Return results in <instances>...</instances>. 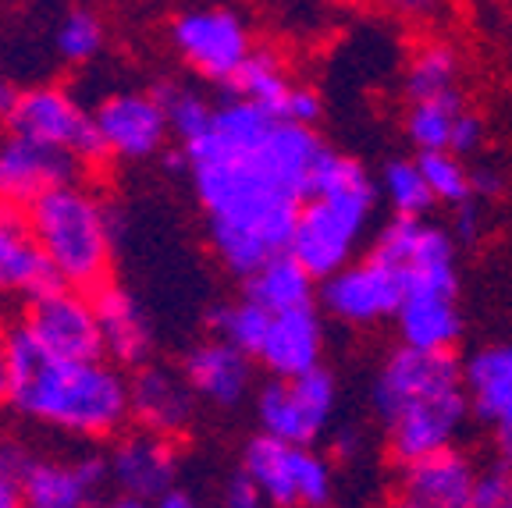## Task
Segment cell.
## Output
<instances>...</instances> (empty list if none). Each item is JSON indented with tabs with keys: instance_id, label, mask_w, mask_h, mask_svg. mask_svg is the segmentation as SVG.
<instances>
[{
	"instance_id": "obj_1",
	"label": "cell",
	"mask_w": 512,
	"mask_h": 508,
	"mask_svg": "<svg viewBox=\"0 0 512 508\" xmlns=\"http://www.w3.org/2000/svg\"><path fill=\"white\" fill-rule=\"evenodd\" d=\"M324 153L328 146L313 128L278 121L260 150L189 167L207 210L210 246L232 274L249 278L267 260L288 253L299 207L310 196Z\"/></svg>"
},
{
	"instance_id": "obj_2",
	"label": "cell",
	"mask_w": 512,
	"mask_h": 508,
	"mask_svg": "<svg viewBox=\"0 0 512 508\" xmlns=\"http://www.w3.org/2000/svg\"><path fill=\"white\" fill-rule=\"evenodd\" d=\"M8 402L36 423L75 437H111L128 420V381L107 359H54L22 331L4 334Z\"/></svg>"
},
{
	"instance_id": "obj_3",
	"label": "cell",
	"mask_w": 512,
	"mask_h": 508,
	"mask_svg": "<svg viewBox=\"0 0 512 508\" xmlns=\"http://www.w3.org/2000/svg\"><path fill=\"white\" fill-rule=\"evenodd\" d=\"M374 182L352 157L328 150L317 164L310 196L299 207L296 231L288 242V256L310 274L328 281L342 267H349V256L360 242L363 228L374 210Z\"/></svg>"
},
{
	"instance_id": "obj_4",
	"label": "cell",
	"mask_w": 512,
	"mask_h": 508,
	"mask_svg": "<svg viewBox=\"0 0 512 508\" xmlns=\"http://www.w3.org/2000/svg\"><path fill=\"white\" fill-rule=\"evenodd\" d=\"M25 221L50 274L61 288L93 292L111 270V214L93 189L72 182L47 192L25 210Z\"/></svg>"
},
{
	"instance_id": "obj_5",
	"label": "cell",
	"mask_w": 512,
	"mask_h": 508,
	"mask_svg": "<svg viewBox=\"0 0 512 508\" xmlns=\"http://www.w3.org/2000/svg\"><path fill=\"white\" fill-rule=\"evenodd\" d=\"M367 260L392 270L406 295H438V299H456V242L445 231L424 221H406L395 217L377 231L374 249Z\"/></svg>"
},
{
	"instance_id": "obj_6",
	"label": "cell",
	"mask_w": 512,
	"mask_h": 508,
	"mask_svg": "<svg viewBox=\"0 0 512 508\" xmlns=\"http://www.w3.org/2000/svg\"><path fill=\"white\" fill-rule=\"evenodd\" d=\"M242 477L274 508H320L331 498V466L313 448H296L256 434L242 455Z\"/></svg>"
},
{
	"instance_id": "obj_7",
	"label": "cell",
	"mask_w": 512,
	"mask_h": 508,
	"mask_svg": "<svg viewBox=\"0 0 512 508\" xmlns=\"http://www.w3.org/2000/svg\"><path fill=\"white\" fill-rule=\"evenodd\" d=\"M8 135L29 139L47 150L68 153L79 164L104 160L96 139L93 114L75 100L64 86H32L22 89L8 114Z\"/></svg>"
},
{
	"instance_id": "obj_8",
	"label": "cell",
	"mask_w": 512,
	"mask_h": 508,
	"mask_svg": "<svg viewBox=\"0 0 512 508\" xmlns=\"http://www.w3.org/2000/svg\"><path fill=\"white\" fill-rule=\"evenodd\" d=\"M335 377L328 370L292 377V381H271L256 395V416L260 427L274 441L310 448L331 423L335 413Z\"/></svg>"
},
{
	"instance_id": "obj_9",
	"label": "cell",
	"mask_w": 512,
	"mask_h": 508,
	"mask_svg": "<svg viewBox=\"0 0 512 508\" xmlns=\"http://www.w3.org/2000/svg\"><path fill=\"white\" fill-rule=\"evenodd\" d=\"M171 47L192 72L214 82H232V75L253 54V40L242 15L228 8H192L171 18Z\"/></svg>"
},
{
	"instance_id": "obj_10",
	"label": "cell",
	"mask_w": 512,
	"mask_h": 508,
	"mask_svg": "<svg viewBox=\"0 0 512 508\" xmlns=\"http://www.w3.org/2000/svg\"><path fill=\"white\" fill-rule=\"evenodd\" d=\"M18 331H22L36 349L54 359H72V363L104 359L89 295L72 292V288L57 285L40 295H32Z\"/></svg>"
},
{
	"instance_id": "obj_11",
	"label": "cell",
	"mask_w": 512,
	"mask_h": 508,
	"mask_svg": "<svg viewBox=\"0 0 512 508\" xmlns=\"http://www.w3.org/2000/svg\"><path fill=\"white\" fill-rule=\"evenodd\" d=\"M463 388V366L452 352H413L395 349L374 381V409L381 423L395 420L427 398Z\"/></svg>"
},
{
	"instance_id": "obj_12",
	"label": "cell",
	"mask_w": 512,
	"mask_h": 508,
	"mask_svg": "<svg viewBox=\"0 0 512 508\" xmlns=\"http://www.w3.org/2000/svg\"><path fill=\"white\" fill-rule=\"evenodd\" d=\"M93 128L104 157L146 160L157 157L168 143V125L153 93H111L93 111Z\"/></svg>"
},
{
	"instance_id": "obj_13",
	"label": "cell",
	"mask_w": 512,
	"mask_h": 508,
	"mask_svg": "<svg viewBox=\"0 0 512 508\" xmlns=\"http://www.w3.org/2000/svg\"><path fill=\"white\" fill-rule=\"evenodd\" d=\"M72 182H79V160L68 153L47 150L18 135L0 139V207H15L25 214L36 199Z\"/></svg>"
},
{
	"instance_id": "obj_14",
	"label": "cell",
	"mask_w": 512,
	"mask_h": 508,
	"mask_svg": "<svg viewBox=\"0 0 512 508\" xmlns=\"http://www.w3.org/2000/svg\"><path fill=\"white\" fill-rule=\"evenodd\" d=\"M104 484H111L104 455L32 459L22 473V508H93Z\"/></svg>"
},
{
	"instance_id": "obj_15",
	"label": "cell",
	"mask_w": 512,
	"mask_h": 508,
	"mask_svg": "<svg viewBox=\"0 0 512 508\" xmlns=\"http://www.w3.org/2000/svg\"><path fill=\"white\" fill-rule=\"evenodd\" d=\"M466 409L491 427L505 466L512 469V345L480 349L463 370Z\"/></svg>"
},
{
	"instance_id": "obj_16",
	"label": "cell",
	"mask_w": 512,
	"mask_h": 508,
	"mask_svg": "<svg viewBox=\"0 0 512 508\" xmlns=\"http://www.w3.org/2000/svg\"><path fill=\"white\" fill-rule=\"evenodd\" d=\"M466 391H448V395L427 398V402L413 405L402 416H395L388 423V445H392V455L409 466V462H420L434 452H445L452 448L456 434L466 423Z\"/></svg>"
},
{
	"instance_id": "obj_17",
	"label": "cell",
	"mask_w": 512,
	"mask_h": 508,
	"mask_svg": "<svg viewBox=\"0 0 512 508\" xmlns=\"http://www.w3.org/2000/svg\"><path fill=\"white\" fill-rule=\"evenodd\" d=\"M328 313L349 324H374V320L395 317L402 306V285L392 270H384L381 263L363 260L349 263L338 274L324 281L320 292Z\"/></svg>"
},
{
	"instance_id": "obj_18",
	"label": "cell",
	"mask_w": 512,
	"mask_h": 508,
	"mask_svg": "<svg viewBox=\"0 0 512 508\" xmlns=\"http://www.w3.org/2000/svg\"><path fill=\"white\" fill-rule=\"evenodd\" d=\"M178 473V452L168 437L146 434H125L118 445L107 455V480L118 484V491L125 498L136 501H153L164 491L175 487Z\"/></svg>"
},
{
	"instance_id": "obj_19",
	"label": "cell",
	"mask_w": 512,
	"mask_h": 508,
	"mask_svg": "<svg viewBox=\"0 0 512 508\" xmlns=\"http://www.w3.org/2000/svg\"><path fill=\"white\" fill-rule=\"evenodd\" d=\"M196 395L189 391L182 374L168 366H139L128 381V416H136L139 430L157 437H175L192 423Z\"/></svg>"
},
{
	"instance_id": "obj_20",
	"label": "cell",
	"mask_w": 512,
	"mask_h": 508,
	"mask_svg": "<svg viewBox=\"0 0 512 508\" xmlns=\"http://www.w3.org/2000/svg\"><path fill=\"white\" fill-rule=\"evenodd\" d=\"M93 306L96 331H100V349L104 356H111V366H146L153 349V331L146 313L139 310V302L125 292L121 285L104 281L100 288H93L89 295Z\"/></svg>"
},
{
	"instance_id": "obj_21",
	"label": "cell",
	"mask_w": 512,
	"mask_h": 508,
	"mask_svg": "<svg viewBox=\"0 0 512 508\" xmlns=\"http://www.w3.org/2000/svg\"><path fill=\"white\" fill-rule=\"evenodd\" d=\"M320 349H324V324L313 306L288 310L271 317L267 338L256 359L274 374V381H292L320 370Z\"/></svg>"
},
{
	"instance_id": "obj_22",
	"label": "cell",
	"mask_w": 512,
	"mask_h": 508,
	"mask_svg": "<svg viewBox=\"0 0 512 508\" xmlns=\"http://www.w3.org/2000/svg\"><path fill=\"white\" fill-rule=\"evenodd\" d=\"M406 501L416 508H470L477 469L456 448L434 452L406 466Z\"/></svg>"
},
{
	"instance_id": "obj_23",
	"label": "cell",
	"mask_w": 512,
	"mask_h": 508,
	"mask_svg": "<svg viewBox=\"0 0 512 508\" xmlns=\"http://www.w3.org/2000/svg\"><path fill=\"white\" fill-rule=\"evenodd\" d=\"M182 377L196 398H207L214 405H235L249 391L253 363L239 349L214 338V342H200L185 356Z\"/></svg>"
},
{
	"instance_id": "obj_24",
	"label": "cell",
	"mask_w": 512,
	"mask_h": 508,
	"mask_svg": "<svg viewBox=\"0 0 512 508\" xmlns=\"http://www.w3.org/2000/svg\"><path fill=\"white\" fill-rule=\"evenodd\" d=\"M57 288L22 210L0 207V295H32Z\"/></svg>"
},
{
	"instance_id": "obj_25",
	"label": "cell",
	"mask_w": 512,
	"mask_h": 508,
	"mask_svg": "<svg viewBox=\"0 0 512 508\" xmlns=\"http://www.w3.org/2000/svg\"><path fill=\"white\" fill-rule=\"evenodd\" d=\"M395 320H399L402 349L413 352H448L463 331L456 299H438V295H406Z\"/></svg>"
},
{
	"instance_id": "obj_26",
	"label": "cell",
	"mask_w": 512,
	"mask_h": 508,
	"mask_svg": "<svg viewBox=\"0 0 512 508\" xmlns=\"http://www.w3.org/2000/svg\"><path fill=\"white\" fill-rule=\"evenodd\" d=\"M246 299L264 313L278 317L288 310L313 306V278L288 253L267 260L264 267L246 278Z\"/></svg>"
},
{
	"instance_id": "obj_27",
	"label": "cell",
	"mask_w": 512,
	"mask_h": 508,
	"mask_svg": "<svg viewBox=\"0 0 512 508\" xmlns=\"http://www.w3.org/2000/svg\"><path fill=\"white\" fill-rule=\"evenodd\" d=\"M235 100H246V104L267 111L274 121H281L285 111V100L292 93V82H288L281 61L271 50H253V54L242 61V68L232 75Z\"/></svg>"
},
{
	"instance_id": "obj_28",
	"label": "cell",
	"mask_w": 512,
	"mask_h": 508,
	"mask_svg": "<svg viewBox=\"0 0 512 508\" xmlns=\"http://www.w3.org/2000/svg\"><path fill=\"white\" fill-rule=\"evenodd\" d=\"M153 96H157L164 125H168V139L175 135L182 150L196 143V139H203V132L210 128V118H214V107H210L207 96H200L189 86H160Z\"/></svg>"
},
{
	"instance_id": "obj_29",
	"label": "cell",
	"mask_w": 512,
	"mask_h": 508,
	"mask_svg": "<svg viewBox=\"0 0 512 508\" xmlns=\"http://www.w3.org/2000/svg\"><path fill=\"white\" fill-rule=\"evenodd\" d=\"M456 75L459 61L448 47H424L413 57L406 75V93L413 96V104H427V100H445L456 96Z\"/></svg>"
},
{
	"instance_id": "obj_30",
	"label": "cell",
	"mask_w": 512,
	"mask_h": 508,
	"mask_svg": "<svg viewBox=\"0 0 512 508\" xmlns=\"http://www.w3.org/2000/svg\"><path fill=\"white\" fill-rule=\"evenodd\" d=\"M210 327L221 334V342L239 349L242 356H256L267 338V327H271V313H264L249 299H242L235 306H217L210 313Z\"/></svg>"
},
{
	"instance_id": "obj_31",
	"label": "cell",
	"mask_w": 512,
	"mask_h": 508,
	"mask_svg": "<svg viewBox=\"0 0 512 508\" xmlns=\"http://www.w3.org/2000/svg\"><path fill=\"white\" fill-rule=\"evenodd\" d=\"M381 185H384V196H388V203H392V210L399 217L420 221L424 214H431L434 196H431V189H427L416 160H392V164L384 167Z\"/></svg>"
},
{
	"instance_id": "obj_32",
	"label": "cell",
	"mask_w": 512,
	"mask_h": 508,
	"mask_svg": "<svg viewBox=\"0 0 512 508\" xmlns=\"http://www.w3.org/2000/svg\"><path fill=\"white\" fill-rule=\"evenodd\" d=\"M420 175H424L427 189H431L434 203H448V207H466L473 199L470 192V171L463 167V160L452 157L448 150L441 153H420L416 160Z\"/></svg>"
},
{
	"instance_id": "obj_33",
	"label": "cell",
	"mask_w": 512,
	"mask_h": 508,
	"mask_svg": "<svg viewBox=\"0 0 512 508\" xmlns=\"http://www.w3.org/2000/svg\"><path fill=\"white\" fill-rule=\"evenodd\" d=\"M54 47L61 61L68 64H86L104 50V22L89 8H75L61 18L54 32Z\"/></svg>"
},
{
	"instance_id": "obj_34",
	"label": "cell",
	"mask_w": 512,
	"mask_h": 508,
	"mask_svg": "<svg viewBox=\"0 0 512 508\" xmlns=\"http://www.w3.org/2000/svg\"><path fill=\"white\" fill-rule=\"evenodd\" d=\"M463 111L459 107V93L445 96V100H427V104H413L406 118V132L420 153H441L448 150V132H452V121Z\"/></svg>"
},
{
	"instance_id": "obj_35",
	"label": "cell",
	"mask_w": 512,
	"mask_h": 508,
	"mask_svg": "<svg viewBox=\"0 0 512 508\" xmlns=\"http://www.w3.org/2000/svg\"><path fill=\"white\" fill-rule=\"evenodd\" d=\"M470 508H512V469H495L488 477H477Z\"/></svg>"
},
{
	"instance_id": "obj_36",
	"label": "cell",
	"mask_w": 512,
	"mask_h": 508,
	"mask_svg": "<svg viewBox=\"0 0 512 508\" xmlns=\"http://www.w3.org/2000/svg\"><path fill=\"white\" fill-rule=\"evenodd\" d=\"M320 118V96L306 86H292L285 100V111H281V121L285 125H299V128H313V121Z\"/></svg>"
},
{
	"instance_id": "obj_37",
	"label": "cell",
	"mask_w": 512,
	"mask_h": 508,
	"mask_svg": "<svg viewBox=\"0 0 512 508\" xmlns=\"http://www.w3.org/2000/svg\"><path fill=\"white\" fill-rule=\"evenodd\" d=\"M480 135H484V125L473 111H459L456 121H452V132H448V153L463 160L466 153H473L480 146Z\"/></svg>"
},
{
	"instance_id": "obj_38",
	"label": "cell",
	"mask_w": 512,
	"mask_h": 508,
	"mask_svg": "<svg viewBox=\"0 0 512 508\" xmlns=\"http://www.w3.org/2000/svg\"><path fill=\"white\" fill-rule=\"evenodd\" d=\"M221 505L224 508H264V498H260V494H256V487L239 473V477H232V480H228V487H224Z\"/></svg>"
},
{
	"instance_id": "obj_39",
	"label": "cell",
	"mask_w": 512,
	"mask_h": 508,
	"mask_svg": "<svg viewBox=\"0 0 512 508\" xmlns=\"http://www.w3.org/2000/svg\"><path fill=\"white\" fill-rule=\"evenodd\" d=\"M0 508H22V477L0 466Z\"/></svg>"
},
{
	"instance_id": "obj_40",
	"label": "cell",
	"mask_w": 512,
	"mask_h": 508,
	"mask_svg": "<svg viewBox=\"0 0 512 508\" xmlns=\"http://www.w3.org/2000/svg\"><path fill=\"white\" fill-rule=\"evenodd\" d=\"M470 192L473 196H498L502 192V178L488 167H480V171H470Z\"/></svg>"
},
{
	"instance_id": "obj_41",
	"label": "cell",
	"mask_w": 512,
	"mask_h": 508,
	"mask_svg": "<svg viewBox=\"0 0 512 508\" xmlns=\"http://www.w3.org/2000/svg\"><path fill=\"white\" fill-rule=\"evenodd\" d=\"M150 508H200V501L192 498L189 491H182V487H171V491H164L160 498H153Z\"/></svg>"
},
{
	"instance_id": "obj_42",
	"label": "cell",
	"mask_w": 512,
	"mask_h": 508,
	"mask_svg": "<svg viewBox=\"0 0 512 508\" xmlns=\"http://www.w3.org/2000/svg\"><path fill=\"white\" fill-rule=\"evenodd\" d=\"M15 100H18V89L11 86V79H8V75L0 72V121H8L11 107H15Z\"/></svg>"
},
{
	"instance_id": "obj_43",
	"label": "cell",
	"mask_w": 512,
	"mask_h": 508,
	"mask_svg": "<svg viewBox=\"0 0 512 508\" xmlns=\"http://www.w3.org/2000/svg\"><path fill=\"white\" fill-rule=\"evenodd\" d=\"M8 398V363H4V331H0V402Z\"/></svg>"
},
{
	"instance_id": "obj_44",
	"label": "cell",
	"mask_w": 512,
	"mask_h": 508,
	"mask_svg": "<svg viewBox=\"0 0 512 508\" xmlns=\"http://www.w3.org/2000/svg\"><path fill=\"white\" fill-rule=\"evenodd\" d=\"M100 508H150V505H146V501H136V498H125V494H118V498L104 501Z\"/></svg>"
},
{
	"instance_id": "obj_45",
	"label": "cell",
	"mask_w": 512,
	"mask_h": 508,
	"mask_svg": "<svg viewBox=\"0 0 512 508\" xmlns=\"http://www.w3.org/2000/svg\"><path fill=\"white\" fill-rule=\"evenodd\" d=\"M388 508H416V505H409V501L402 498V501H392V505H388Z\"/></svg>"
}]
</instances>
